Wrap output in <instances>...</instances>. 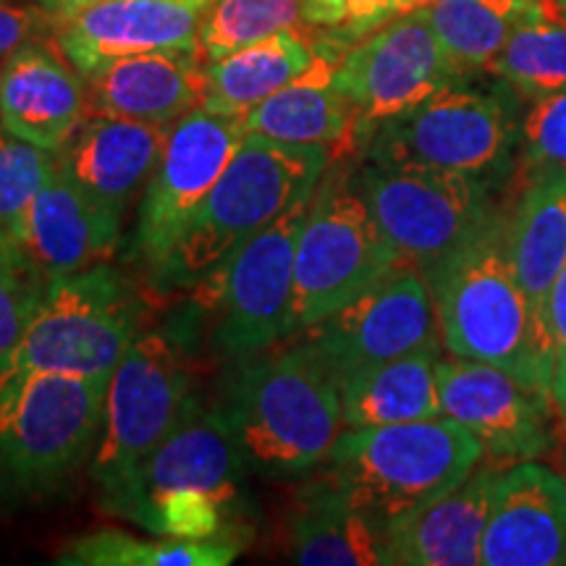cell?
Wrapping results in <instances>:
<instances>
[{
	"mask_svg": "<svg viewBox=\"0 0 566 566\" xmlns=\"http://www.w3.org/2000/svg\"><path fill=\"white\" fill-rule=\"evenodd\" d=\"M449 354L501 367L551 396L554 346L509 254V212L499 210L457 250L420 271Z\"/></svg>",
	"mask_w": 566,
	"mask_h": 566,
	"instance_id": "6da1fadb",
	"label": "cell"
},
{
	"mask_svg": "<svg viewBox=\"0 0 566 566\" xmlns=\"http://www.w3.org/2000/svg\"><path fill=\"white\" fill-rule=\"evenodd\" d=\"M216 415L244 464L271 478L323 464L344 430L338 375L307 342L242 359Z\"/></svg>",
	"mask_w": 566,
	"mask_h": 566,
	"instance_id": "7a4b0ae2",
	"label": "cell"
},
{
	"mask_svg": "<svg viewBox=\"0 0 566 566\" xmlns=\"http://www.w3.org/2000/svg\"><path fill=\"white\" fill-rule=\"evenodd\" d=\"M483 446L451 417L342 430L325 457L323 478L354 509L391 535L399 522L472 475Z\"/></svg>",
	"mask_w": 566,
	"mask_h": 566,
	"instance_id": "3957f363",
	"label": "cell"
},
{
	"mask_svg": "<svg viewBox=\"0 0 566 566\" xmlns=\"http://www.w3.org/2000/svg\"><path fill=\"white\" fill-rule=\"evenodd\" d=\"M328 163L331 147L325 145H289L247 134L176 244L160 283L197 286L300 197L313 195Z\"/></svg>",
	"mask_w": 566,
	"mask_h": 566,
	"instance_id": "277c9868",
	"label": "cell"
},
{
	"mask_svg": "<svg viewBox=\"0 0 566 566\" xmlns=\"http://www.w3.org/2000/svg\"><path fill=\"white\" fill-rule=\"evenodd\" d=\"M111 375L0 370V467L51 491L95 454Z\"/></svg>",
	"mask_w": 566,
	"mask_h": 566,
	"instance_id": "5b68a950",
	"label": "cell"
},
{
	"mask_svg": "<svg viewBox=\"0 0 566 566\" xmlns=\"http://www.w3.org/2000/svg\"><path fill=\"white\" fill-rule=\"evenodd\" d=\"M137 286L108 263L48 283L38 313L6 370L111 375L145 334Z\"/></svg>",
	"mask_w": 566,
	"mask_h": 566,
	"instance_id": "8992f818",
	"label": "cell"
},
{
	"mask_svg": "<svg viewBox=\"0 0 566 566\" xmlns=\"http://www.w3.org/2000/svg\"><path fill=\"white\" fill-rule=\"evenodd\" d=\"M399 263L357 174H323L296 242L292 336L334 315Z\"/></svg>",
	"mask_w": 566,
	"mask_h": 566,
	"instance_id": "52a82bcc",
	"label": "cell"
},
{
	"mask_svg": "<svg viewBox=\"0 0 566 566\" xmlns=\"http://www.w3.org/2000/svg\"><path fill=\"white\" fill-rule=\"evenodd\" d=\"M522 126L504 92L464 87L438 90L428 101L386 118L367 134V163L457 171L488 179L512 158Z\"/></svg>",
	"mask_w": 566,
	"mask_h": 566,
	"instance_id": "ba28073f",
	"label": "cell"
},
{
	"mask_svg": "<svg viewBox=\"0 0 566 566\" xmlns=\"http://www.w3.org/2000/svg\"><path fill=\"white\" fill-rule=\"evenodd\" d=\"M313 195L300 197L195 286L197 302L212 313V346L226 359L242 363L292 336L296 242Z\"/></svg>",
	"mask_w": 566,
	"mask_h": 566,
	"instance_id": "9c48e42d",
	"label": "cell"
},
{
	"mask_svg": "<svg viewBox=\"0 0 566 566\" xmlns=\"http://www.w3.org/2000/svg\"><path fill=\"white\" fill-rule=\"evenodd\" d=\"M192 401V375L181 346L163 331H145L108 380L101 438L90 459L103 495L116 491L171 436Z\"/></svg>",
	"mask_w": 566,
	"mask_h": 566,
	"instance_id": "30bf717a",
	"label": "cell"
},
{
	"mask_svg": "<svg viewBox=\"0 0 566 566\" xmlns=\"http://www.w3.org/2000/svg\"><path fill=\"white\" fill-rule=\"evenodd\" d=\"M357 179L388 244L417 271L475 237L501 210L488 179L470 174L367 163Z\"/></svg>",
	"mask_w": 566,
	"mask_h": 566,
	"instance_id": "8fae6325",
	"label": "cell"
},
{
	"mask_svg": "<svg viewBox=\"0 0 566 566\" xmlns=\"http://www.w3.org/2000/svg\"><path fill=\"white\" fill-rule=\"evenodd\" d=\"M247 137L239 116L200 108L184 113L168 129L160 160L155 166L139 205V258L155 275L168 265L176 244L197 210L221 179Z\"/></svg>",
	"mask_w": 566,
	"mask_h": 566,
	"instance_id": "7c38bea8",
	"label": "cell"
},
{
	"mask_svg": "<svg viewBox=\"0 0 566 566\" xmlns=\"http://www.w3.org/2000/svg\"><path fill=\"white\" fill-rule=\"evenodd\" d=\"M302 334L338 380L388 359L443 349L428 281L407 263L394 265L349 304Z\"/></svg>",
	"mask_w": 566,
	"mask_h": 566,
	"instance_id": "4fadbf2b",
	"label": "cell"
},
{
	"mask_svg": "<svg viewBox=\"0 0 566 566\" xmlns=\"http://www.w3.org/2000/svg\"><path fill=\"white\" fill-rule=\"evenodd\" d=\"M457 82L464 80L446 59L420 9L401 13L354 42L334 71L336 90L357 116L363 145L380 122L415 108Z\"/></svg>",
	"mask_w": 566,
	"mask_h": 566,
	"instance_id": "5bb4252c",
	"label": "cell"
},
{
	"mask_svg": "<svg viewBox=\"0 0 566 566\" xmlns=\"http://www.w3.org/2000/svg\"><path fill=\"white\" fill-rule=\"evenodd\" d=\"M436 375L443 415L478 438L483 459L509 467L554 449L548 394L533 391L501 367L457 354L438 357Z\"/></svg>",
	"mask_w": 566,
	"mask_h": 566,
	"instance_id": "9a60e30c",
	"label": "cell"
},
{
	"mask_svg": "<svg viewBox=\"0 0 566 566\" xmlns=\"http://www.w3.org/2000/svg\"><path fill=\"white\" fill-rule=\"evenodd\" d=\"M244 467L216 409H202L192 401L171 436L116 491L103 495V504L137 525L147 509L174 493H205L229 506L239 495Z\"/></svg>",
	"mask_w": 566,
	"mask_h": 566,
	"instance_id": "2e32d148",
	"label": "cell"
},
{
	"mask_svg": "<svg viewBox=\"0 0 566 566\" xmlns=\"http://www.w3.org/2000/svg\"><path fill=\"white\" fill-rule=\"evenodd\" d=\"M202 11L179 0H95L59 11V51L80 74L126 55L200 51Z\"/></svg>",
	"mask_w": 566,
	"mask_h": 566,
	"instance_id": "e0dca14e",
	"label": "cell"
},
{
	"mask_svg": "<svg viewBox=\"0 0 566 566\" xmlns=\"http://www.w3.org/2000/svg\"><path fill=\"white\" fill-rule=\"evenodd\" d=\"M122 223V212L84 192L59 163L21 218L17 247L53 281L105 263L116 252Z\"/></svg>",
	"mask_w": 566,
	"mask_h": 566,
	"instance_id": "ac0fdd59",
	"label": "cell"
},
{
	"mask_svg": "<svg viewBox=\"0 0 566 566\" xmlns=\"http://www.w3.org/2000/svg\"><path fill=\"white\" fill-rule=\"evenodd\" d=\"M483 566L566 564V480L551 467L509 464L480 551Z\"/></svg>",
	"mask_w": 566,
	"mask_h": 566,
	"instance_id": "d6986e66",
	"label": "cell"
},
{
	"mask_svg": "<svg viewBox=\"0 0 566 566\" xmlns=\"http://www.w3.org/2000/svg\"><path fill=\"white\" fill-rule=\"evenodd\" d=\"M59 45H24L0 66V126L42 150L61 153L87 122V90Z\"/></svg>",
	"mask_w": 566,
	"mask_h": 566,
	"instance_id": "ffe728a7",
	"label": "cell"
},
{
	"mask_svg": "<svg viewBox=\"0 0 566 566\" xmlns=\"http://www.w3.org/2000/svg\"><path fill=\"white\" fill-rule=\"evenodd\" d=\"M90 116L174 124L208 95V61L200 51H158L116 59L82 74Z\"/></svg>",
	"mask_w": 566,
	"mask_h": 566,
	"instance_id": "44dd1931",
	"label": "cell"
},
{
	"mask_svg": "<svg viewBox=\"0 0 566 566\" xmlns=\"http://www.w3.org/2000/svg\"><path fill=\"white\" fill-rule=\"evenodd\" d=\"M171 124H147L122 116H87L59 163L84 192L111 210L126 212L158 166Z\"/></svg>",
	"mask_w": 566,
	"mask_h": 566,
	"instance_id": "7402d4cb",
	"label": "cell"
},
{
	"mask_svg": "<svg viewBox=\"0 0 566 566\" xmlns=\"http://www.w3.org/2000/svg\"><path fill=\"white\" fill-rule=\"evenodd\" d=\"M506 467L488 462L422 512L399 522L388 535V564L475 566L491 520L495 488Z\"/></svg>",
	"mask_w": 566,
	"mask_h": 566,
	"instance_id": "603a6c76",
	"label": "cell"
},
{
	"mask_svg": "<svg viewBox=\"0 0 566 566\" xmlns=\"http://www.w3.org/2000/svg\"><path fill=\"white\" fill-rule=\"evenodd\" d=\"M317 45L313 66L281 87L242 118L247 134L289 142V145L346 147L359 139L357 116L334 84V71L344 53Z\"/></svg>",
	"mask_w": 566,
	"mask_h": 566,
	"instance_id": "cb8c5ba5",
	"label": "cell"
},
{
	"mask_svg": "<svg viewBox=\"0 0 566 566\" xmlns=\"http://www.w3.org/2000/svg\"><path fill=\"white\" fill-rule=\"evenodd\" d=\"M289 558L302 566H386L388 530L317 475L300 491L289 525Z\"/></svg>",
	"mask_w": 566,
	"mask_h": 566,
	"instance_id": "d4e9b609",
	"label": "cell"
},
{
	"mask_svg": "<svg viewBox=\"0 0 566 566\" xmlns=\"http://www.w3.org/2000/svg\"><path fill=\"white\" fill-rule=\"evenodd\" d=\"M509 254L535 315L546 323L551 289L566 265V171L546 166L509 212Z\"/></svg>",
	"mask_w": 566,
	"mask_h": 566,
	"instance_id": "484cf974",
	"label": "cell"
},
{
	"mask_svg": "<svg viewBox=\"0 0 566 566\" xmlns=\"http://www.w3.org/2000/svg\"><path fill=\"white\" fill-rule=\"evenodd\" d=\"M441 354L420 352L344 375L342 388L344 430L417 422L441 417L436 363Z\"/></svg>",
	"mask_w": 566,
	"mask_h": 566,
	"instance_id": "4316f807",
	"label": "cell"
},
{
	"mask_svg": "<svg viewBox=\"0 0 566 566\" xmlns=\"http://www.w3.org/2000/svg\"><path fill=\"white\" fill-rule=\"evenodd\" d=\"M317 45L304 32H279L242 51L208 63L205 108L244 118L254 105L275 95L313 66Z\"/></svg>",
	"mask_w": 566,
	"mask_h": 566,
	"instance_id": "83f0119b",
	"label": "cell"
},
{
	"mask_svg": "<svg viewBox=\"0 0 566 566\" xmlns=\"http://www.w3.org/2000/svg\"><path fill=\"white\" fill-rule=\"evenodd\" d=\"M543 6L546 0H436L420 11L441 42L446 59L467 80L491 69L516 27Z\"/></svg>",
	"mask_w": 566,
	"mask_h": 566,
	"instance_id": "f1b7e54d",
	"label": "cell"
},
{
	"mask_svg": "<svg viewBox=\"0 0 566 566\" xmlns=\"http://www.w3.org/2000/svg\"><path fill=\"white\" fill-rule=\"evenodd\" d=\"M239 554L231 537L187 541V537H145L103 527L63 546L55 562L66 566H226Z\"/></svg>",
	"mask_w": 566,
	"mask_h": 566,
	"instance_id": "f546056e",
	"label": "cell"
},
{
	"mask_svg": "<svg viewBox=\"0 0 566 566\" xmlns=\"http://www.w3.org/2000/svg\"><path fill=\"white\" fill-rule=\"evenodd\" d=\"M488 71L530 101L566 90V21L554 0L516 27Z\"/></svg>",
	"mask_w": 566,
	"mask_h": 566,
	"instance_id": "4dcf8cb0",
	"label": "cell"
},
{
	"mask_svg": "<svg viewBox=\"0 0 566 566\" xmlns=\"http://www.w3.org/2000/svg\"><path fill=\"white\" fill-rule=\"evenodd\" d=\"M279 32L310 34L302 0H212L200 17V53L210 63Z\"/></svg>",
	"mask_w": 566,
	"mask_h": 566,
	"instance_id": "1f68e13d",
	"label": "cell"
},
{
	"mask_svg": "<svg viewBox=\"0 0 566 566\" xmlns=\"http://www.w3.org/2000/svg\"><path fill=\"white\" fill-rule=\"evenodd\" d=\"M55 166L59 153L42 150L9 132L0 134V242L17 244L21 218Z\"/></svg>",
	"mask_w": 566,
	"mask_h": 566,
	"instance_id": "d6a6232c",
	"label": "cell"
},
{
	"mask_svg": "<svg viewBox=\"0 0 566 566\" xmlns=\"http://www.w3.org/2000/svg\"><path fill=\"white\" fill-rule=\"evenodd\" d=\"M51 279L17 244L0 242V370L11 365Z\"/></svg>",
	"mask_w": 566,
	"mask_h": 566,
	"instance_id": "836d02e7",
	"label": "cell"
},
{
	"mask_svg": "<svg viewBox=\"0 0 566 566\" xmlns=\"http://www.w3.org/2000/svg\"><path fill=\"white\" fill-rule=\"evenodd\" d=\"M315 42L346 53L365 34L409 13V0H302Z\"/></svg>",
	"mask_w": 566,
	"mask_h": 566,
	"instance_id": "e575fe53",
	"label": "cell"
},
{
	"mask_svg": "<svg viewBox=\"0 0 566 566\" xmlns=\"http://www.w3.org/2000/svg\"><path fill=\"white\" fill-rule=\"evenodd\" d=\"M522 139L535 166L566 171V90L535 101L522 122Z\"/></svg>",
	"mask_w": 566,
	"mask_h": 566,
	"instance_id": "d590c367",
	"label": "cell"
},
{
	"mask_svg": "<svg viewBox=\"0 0 566 566\" xmlns=\"http://www.w3.org/2000/svg\"><path fill=\"white\" fill-rule=\"evenodd\" d=\"M59 13L48 9H24L0 0V55L24 45H59Z\"/></svg>",
	"mask_w": 566,
	"mask_h": 566,
	"instance_id": "8d00e7d4",
	"label": "cell"
},
{
	"mask_svg": "<svg viewBox=\"0 0 566 566\" xmlns=\"http://www.w3.org/2000/svg\"><path fill=\"white\" fill-rule=\"evenodd\" d=\"M546 323L554 346V375H551V401L566 417V265L551 289Z\"/></svg>",
	"mask_w": 566,
	"mask_h": 566,
	"instance_id": "74e56055",
	"label": "cell"
},
{
	"mask_svg": "<svg viewBox=\"0 0 566 566\" xmlns=\"http://www.w3.org/2000/svg\"><path fill=\"white\" fill-rule=\"evenodd\" d=\"M95 3V0H63V3L59 6V11H76L82 9V6H90Z\"/></svg>",
	"mask_w": 566,
	"mask_h": 566,
	"instance_id": "f35d334b",
	"label": "cell"
},
{
	"mask_svg": "<svg viewBox=\"0 0 566 566\" xmlns=\"http://www.w3.org/2000/svg\"><path fill=\"white\" fill-rule=\"evenodd\" d=\"M179 3L192 6V9H197V11H205V9H208V6L212 3V0H179Z\"/></svg>",
	"mask_w": 566,
	"mask_h": 566,
	"instance_id": "ab89813d",
	"label": "cell"
},
{
	"mask_svg": "<svg viewBox=\"0 0 566 566\" xmlns=\"http://www.w3.org/2000/svg\"><path fill=\"white\" fill-rule=\"evenodd\" d=\"M436 3V0H409V11H417V9H424V6Z\"/></svg>",
	"mask_w": 566,
	"mask_h": 566,
	"instance_id": "60d3db41",
	"label": "cell"
},
{
	"mask_svg": "<svg viewBox=\"0 0 566 566\" xmlns=\"http://www.w3.org/2000/svg\"><path fill=\"white\" fill-rule=\"evenodd\" d=\"M554 6H556L558 17H562V19L566 21V0H554Z\"/></svg>",
	"mask_w": 566,
	"mask_h": 566,
	"instance_id": "b9f144b4",
	"label": "cell"
},
{
	"mask_svg": "<svg viewBox=\"0 0 566 566\" xmlns=\"http://www.w3.org/2000/svg\"><path fill=\"white\" fill-rule=\"evenodd\" d=\"M40 3H45V6H51V9H59V6L63 3V0H40Z\"/></svg>",
	"mask_w": 566,
	"mask_h": 566,
	"instance_id": "7bdbcfd3",
	"label": "cell"
},
{
	"mask_svg": "<svg viewBox=\"0 0 566 566\" xmlns=\"http://www.w3.org/2000/svg\"><path fill=\"white\" fill-rule=\"evenodd\" d=\"M564 480H566V446H564Z\"/></svg>",
	"mask_w": 566,
	"mask_h": 566,
	"instance_id": "ee69618b",
	"label": "cell"
}]
</instances>
